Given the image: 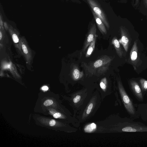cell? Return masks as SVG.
I'll return each instance as SVG.
<instances>
[{"instance_id": "cell-1", "label": "cell", "mask_w": 147, "mask_h": 147, "mask_svg": "<svg viewBox=\"0 0 147 147\" xmlns=\"http://www.w3.org/2000/svg\"><path fill=\"white\" fill-rule=\"evenodd\" d=\"M61 103L58 94L51 92H40L38 93L34 111L36 113H41L46 109L53 108L60 110L66 114L71 115L69 111Z\"/></svg>"}, {"instance_id": "cell-2", "label": "cell", "mask_w": 147, "mask_h": 147, "mask_svg": "<svg viewBox=\"0 0 147 147\" xmlns=\"http://www.w3.org/2000/svg\"><path fill=\"white\" fill-rule=\"evenodd\" d=\"M113 59L112 57L103 55L94 61L88 64L83 62L81 66L84 69L86 76H95L98 77L108 70Z\"/></svg>"}, {"instance_id": "cell-3", "label": "cell", "mask_w": 147, "mask_h": 147, "mask_svg": "<svg viewBox=\"0 0 147 147\" xmlns=\"http://www.w3.org/2000/svg\"><path fill=\"white\" fill-rule=\"evenodd\" d=\"M32 117L37 125L55 131L71 132L77 130L71 127L69 124L49 117L34 114Z\"/></svg>"}, {"instance_id": "cell-4", "label": "cell", "mask_w": 147, "mask_h": 147, "mask_svg": "<svg viewBox=\"0 0 147 147\" xmlns=\"http://www.w3.org/2000/svg\"><path fill=\"white\" fill-rule=\"evenodd\" d=\"M93 93L85 88L70 94L62 97L67 100L72 107L75 117L76 114L81 111L88 102Z\"/></svg>"}, {"instance_id": "cell-5", "label": "cell", "mask_w": 147, "mask_h": 147, "mask_svg": "<svg viewBox=\"0 0 147 147\" xmlns=\"http://www.w3.org/2000/svg\"><path fill=\"white\" fill-rule=\"evenodd\" d=\"M101 99L100 93L95 92L92 93L88 103L75 117L80 123L84 122L93 116L100 107Z\"/></svg>"}, {"instance_id": "cell-6", "label": "cell", "mask_w": 147, "mask_h": 147, "mask_svg": "<svg viewBox=\"0 0 147 147\" xmlns=\"http://www.w3.org/2000/svg\"><path fill=\"white\" fill-rule=\"evenodd\" d=\"M41 113L55 119L69 124L71 123L75 126L79 125L80 123L75 117L66 114L62 111L53 108H47Z\"/></svg>"}, {"instance_id": "cell-7", "label": "cell", "mask_w": 147, "mask_h": 147, "mask_svg": "<svg viewBox=\"0 0 147 147\" xmlns=\"http://www.w3.org/2000/svg\"><path fill=\"white\" fill-rule=\"evenodd\" d=\"M92 11L102 20L108 30L110 25L107 18L103 9L96 0H86Z\"/></svg>"}, {"instance_id": "cell-8", "label": "cell", "mask_w": 147, "mask_h": 147, "mask_svg": "<svg viewBox=\"0 0 147 147\" xmlns=\"http://www.w3.org/2000/svg\"><path fill=\"white\" fill-rule=\"evenodd\" d=\"M96 28L95 23L90 26L89 30L86 35L82 50L80 53V58L84 53L90 43L93 40L96 34Z\"/></svg>"}, {"instance_id": "cell-9", "label": "cell", "mask_w": 147, "mask_h": 147, "mask_svg": "<svg viewBox=\"0 0 147 147\" xmlns=\"http://www.w3.org/2000/svg\"><path fill=\"white\" fill-rule=\"evenodd\" d=\"M84 75L83 71H81L78 66L74 64L72 66L71 70V76L73 80L75 81L81 79Z\"/></svg>"}, {"instance_id": "cell-10", "label": "cell", "mask_w": 147, "mask_h": 147, "mask_svg": "<svg viewBox=\"0 0 147 147\" xmlns=\"http://www.w3.org/2000/svg\"><path fill=\"white\" fill-rule=\"evenodd\" d=\"M92 11L99 30L102 34H106L107 33V31L104 23L101 19L97 16L93 11Z\"/></svg>"}, {"instance_id": "cell-11", "label": "cell", "mask_w": 147, "mask_h": 147, "mask_svg": "<svg viewBox=\"0 0 147 147\" xmlns=\"http://www.w3.org/2000/svg\"><path fill=\"white\" fill-rule=\"evenodd\" d=\"M120 31L121 34V38L119 40V42L123 45L126 51L127 50V45L129 42L127 38L125 36V31L124 28L122 27H120Z\"/></svg>"}, {"instance_id": "cell-12", "label": "cell", "mask_w": 147, "mask_h": 147, "mask_svg": "<svg viewBox=\"0 0 147 147\" xmlns=\"http://www.w3.org/2000/svg\"><path fill=\"white\" fill-rule=\"evenodd\" d=\"M97 36L98 35L96 34L94 37L93 40L90 43L85 53L86 57L87 58L89 57L94 51L95 47L96 39Z\"/></svg>"}, {"instance_id": "cell-13", "label": "cell", "mask_w": 147, "mask_h": 147, "mask_svg": "<svg viewBox=\"0 0 147 147\" xmlns=\"http://www.w3.org/2000/svg\"><path fill=\"white\" fill-rule=\"evenodd\" d=\"M111 44L114 46L116 52L120 57L122 56L119 41L116 37H114L112 40Z\"/></svg>"}, {"instance_id": "cell-14", "label": "cell", "mask_w": 147, "mask_h": 147, "mask_svg": "<svg viewBox=\"0 0 147 147\" xmlns=\"http://www.w3.org/2000/svg\"><path fill=\"white\" fill-rule=\"evenodd\" d=\"M132 85L136 93H140L141 92V89L137 83L136 82H133L132 83Z\"/></svg>"}, {"instance_id": "cell-15", "label": "cell", "mask_w": 147, "mask_h": 147, "mask_svg": "<svg viewBox=\"0 0 147 147\" xmlns=\"http://www.w3.org/2000/svg\"><path fill=\"white\" fill-rule=\"evenodd\" d=\"M122 131L125 132H136L137 130L136 129L132 128L130 127H127L123 128Z\"/></svg>"}, {"instance_id": "cell-16", "label": "cell", "mask_w": 147, "mask_h": 147, "mask_svg": "<svg viewBox=\"0 0 147 147\" xmlns=\"http://www.w3.org/2000/svg\"><path fill=\"white\" fill-rule=\"evenodd\" d=\"M137 57V53L136 51H133L131 55V59L132 61H134L136 60Z\"/></svg>"}, {"instance_id": "cell-17", "label": "cell", "mask_w": 147, "mask_h": 147, "mask_svg": "<svg viewBox=\"0 0 147 147\" xmlns=\"http://www.w3.org/2000/svg\"><path fill=\"white\" fill-rule=\"evenodd\" d=\"M140 82L142 86L145 89H147V81L143 79L140 80Z\"/></svg>"}, {"instance_id": "cell-18", "label": "cell", "mask_w": 147, "mask_h": 147, "mask_svg": "<svg viewBox=\"0 0 147 147\" xmlns=\"http://www.w3.org/2000/svg\"><path fill=\"white\" fill-rule=\"evenodd\" d=\"M12 38L15 43H17L19 41V39L17 35L15 34H13L12 35Z\"/></svg>"}, {"instance_id": "cell-19", "label": "cell", "mask_w": 147, "mask_h": 147, "mask_svg": "<svg viewBox=\"0 0 147 147\" xmlns=\"http://www.w3.org/2000/svg\"><path fill=\"white\" fill-rule=\"evenodd\" d=\"M22 48L24 53L25 54L28 53V50L26 46L24 45H22Z\"/></svg>"}, {"instance_id": "cell-20", "label": "cell", "mask_w": 147, "mask_h": 147, "mask_svg": "<svg viewBox=\"0 0 147 147\" xmlns=\"http://www.w3.org/2000/svg\"><path fill=\"white\" fill-rule=\"evenodd\" d=\"M132 1L134 6L137 5L139 2V0H132Z\"/></svg>"}, {"instance_id": "cell-21", "label": "cell", "mask_w": 147, "mask_h": 147, "mask_svg": "<svg viewBox=\"0 0 147 147\" xmlns=\"http://www.w3.org/2000/svg\"><path fill=\"white\" fill-rule=\"evenodd\" d=\"M49 89L48 87L47 86H44L42 88V89L44 91H47Z\"/></svg>"}, {"instance_id": "cell-22", "label": "cell", "mask_w": 147, "mask_h": 147, "mask_svg": "<svg viewBox=\"0 0 147 147\" xmlns=\"http://www.w3.org/2000/svg\"><path fill=\"white\" fill-rule=\"evenodd\" d=\"M143 1L145 7L147 8V0H143Z\"/></svg>"}, {"instance_id": "cell-23", "label": "cell", "mask_w": 147, "mask_h": 147, "mask_svg": "<svg viewBox=\"0 0 147 147\" xmlns=\"http://www.w3.org/2000/svg\"><path fill=\"white\" fill-rule=\"evenodd\" d=\"M10 66V65L9 64H7V65L5 66V67L4 66V68H9Z\"/></svg>"}, {"instance_id": "cell-24", "label": "cell", "mask_w": 147, "mask_h": 147, "mask_svg": "<svg viewBox=\"0 0 147 147\" xmlns=\"http://www.w3.org/2000/svg\"><path fill=\"white\" fill-rule=\"evenodd\" d=\"M2 37V34L1 32H0V40H1Z\"/></svg>"}, {"instance_id": "cell-25", "label": "cell", "mask_w": 147, "mask_h": 147, "mask_svg": "<svg viewBox=\"0 0 147 147\" xmlns=\"http://www.w3.org/2000/svg\"><path fill=\"white\" fill-rule=\"evenodd\" d=\"M0 24L1 25H3V22L2 21L1 19L0 20Z\"/></svg>"}, {"instance_id": "cell-26", "label": "cell", "mask_w": 147, "mask_h": 147, "mask_svg": "<svg viewBox=\"0 0 147 147\" xmlns=\"http://www.w3.org/2000/svg\"><path fill=\"white\" fill-rule=\"evenodd\" d=\"M74 0V1L76 0V1H77V0Z\"/></svg>"}]
</instances>
